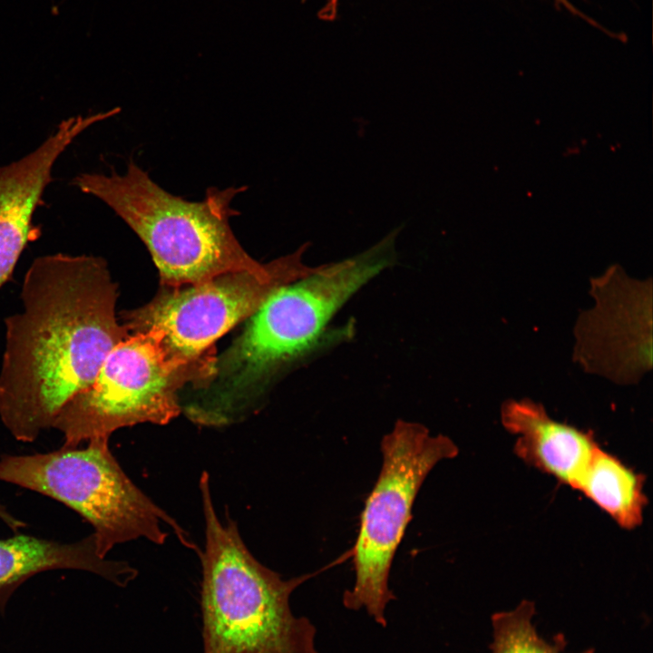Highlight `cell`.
<instances>
[{"instance_id": "cell-1", "label": "cell", "mask_w": 653, "mask_h": 653, "mask_svg": "<svg viewBox=\"0 0 653 653\" xmlns=\"http://www.w3.org/2000/svg\"><path fill=\"white\" fill-rule=\"evenodd\" d=\"M118 288L104 258L54 253L36 258L21 287L19 311L5 319L0 419L31 443L95 378L130 332L116 316Z\"/></svg>"}, {"instance_id": "cell-2", "label": "cell", "mask_w": 653, "mask_h": 653, "mask_svg": "<svg viewBox=\"0 0 653 653\" xmlns=\"http://www.w3.org/2000/svg\"><path fill=\"white\" fill-rule=\"evenodd\" d=\"M394 240L390 235L361 254L308 268L274 289L216 357L212 376L186 407L188 416L204 424L232 420L281 368L310 352L340 307L391 264Z\"/></svg>"}, {"instance_id": "cell-3", "label": "cell", "mask_w": 653, "mask_h": 653, "mask_svg": "<svg viewBox=\"0 0 653 653\" xmlns=\"http://www.w3.org/2000/svg\"><path fill=\"white\" fill-rule=\"evenodd\" d=\"M81 191L108 205L142 240L159 270L161 286L180 288L219 275L267 272L271 265L252 258L235 237L233 199L246 187L209 188L200 201L186 200L155 183L130 161L124 174L82 173Z\"/></svg>"}, {"instance_id": "cell-4", "label": "cell", "mask_w": 653, "mask_h": 653, "mask_svg": "<svg viewBox=\"0 0 653 653\" xmlns=\"http://www.w3.org/2000/svg\"><path fill=\"white\" fill-rule=\"evenodd\" d=\"M200 487L206 536L200 559L203 653H319L316 627L295 616L289 603L312 575L284 580L261 564L236 523L217 516L206 473Z\"/></svg>"}, {"instance_id": "cell-5", "label": "cell", "mask_w": 653, "mask_h": 653, "mask_svg": "<svg viewBox=\"0 0 653 653\" xmlns=\"http://www.w3.org/2000/svg\"><path fill=\"white\" fill-rule=\"evenodd\" d=\"M108 442L97 438L85 448L4 455L0 481L49 496L77 512L93 525L101 558L115 545L139 538L163 544L168 533L161 523L168 524L183 545L195 549L175 520L130 480Z\"/></svg>"}, {"instance_id": "cell-6", "label": "cell", "mask_w": 653, "mask_h": 653, "mask_svg": "<svg viewBox=\"0 0 653 653\" xmlns=\"http://www.w3.org/2000/svg\"><path fill=\"white\" fill-rule=\"evenodd\" d=\"M215 361L213 352L174 361L153 333H132L107 355L91 385L61 408L52 428L63 435V446L78 447L138 424H165L181 410V388L206 383Z\"/></svg>"}, {"instance_id": "cell-7", "label": "cell", "mask_w": 653, "mask_h": 653, "mask_svg": "<svg viewBox=\"0 0 653 653\" xmlns=\"http://www.w3.org/2000/svg\"><path fill=\"white\" fill-rule=\"evenodd\" d=\"M381 452L382 467L365 500L353 551L355 583L344 593L343 604L350 610L365 609L385 627L386 607L395 599L388 585L390 570L414 499L434 466L455 457L458 448L420 424L398 421L383 437Z\"/></svg>"}, {"instance_id": "cell-8", "label": "cell", "mask_w": 653, "mask_h": 653, "mask_svg": "<svg viewBox=\"0 0 653 653\" xmlns=\"http://www.w3.org/2000/svg\"><path fill=\"white\" fill-rule=\"evenodd\" d=\"M307 268L294 253L272 261L265 273L232 271L193 285L161 287L149 303L124 312V325L130 334L153 333L171 359L192 362L211 353L218 338Z\"/></svg>"}, {"instance_id": "cell-9", "label": "cell", "mask_w": 653, "mask_h": 653, "mask_svg": "<svg viewBox=\"0 0 653 653\" xmlns=\"http://www.w3.org/2000/svg\"><path fill=\"white\" fill-rule=\"evenodd\" d=\"M593 306L575 326L574 359L589 373L635 384L652 367V283L613 266L590 281Z\"/></svg>"}, {"instance_id": "cell-10", "label": "cell", "mask_w": 653, "mask_h": 653, "mask_svg": "<svg viewBox=\"0 0 653 653\" xmlns=\"http://www.w3.org/2000/svg\"><path fill=\"white\" fill-rule=\"evenodd\" d=\"M501 421L517 437L518 457L573 489L599 446L590 433L552 419L530 399L505 401Z\"/></svg>"}, {"instance_id": "cell-11", "label": "cell", "mask_w": 653, "mask_h": 653, "mask_svg": "<svg viewBox=\"0 0 653 653\" xmlns=\"http://www.w3.org/2000/svg\"><path fill=\"white\" fill-rule=\"evenodd\" d=\"M56 569L91 571L121 587L137 575L125 561L98 556L93 533L71 543L21 534L0 540V609L27 579Z\"/></svg>"}, {"instance_id": "cell-12", "label": "cell", "mask_w": 653, "mask_h": 653, "mask_svg": "<svg viewBox=\"0 0 653 653\" xmlns=\"http://www.w3.org/2000/svg\"><path fill=\"white\" fill-rule=\"evenodd\" d=\"M644 481L642 474L598 446L575 489L620 527L632 530L643 521L647 504Z\"/></svg>"}, {"instance_id": "cell-13", "label": "cell", "mask_w": 653, "mask_h": 653, "mask_svg": "<svg viewBox=\"0 0 653 653\" xmlns=\"http://www.w3.org/2000/svg\"><path fill=\"white\" fill-rule=\"evenodd\" d=\"M535 613L534 602L526 599L512 610L494 613L491 653H562L565 638L560 634L552 641L541 637L532 622ZM581 653H595V649Z\"/></svg>"}, {"instance_id": "cell-14", "label": "cell", "mask_w": 653, "mask_h": 653, "mask_svg": "<svg viewBox=\"0 0 653 653\" xmlns=\"http://www.w3.org/2000/svg\"><path fill=\"white\" fill-rule=\"evenodd\" d=\"M553 2L555 3V5H556L557 6H559V7H560V6H562V7H564V8H566L567 10H569L570 12L573 13V15H580L581 17H583V18H585L586 20H588L585 16H583V15H581V13H580L579 10L576 9L568 0H553Z\"/></svg>"}]
</instances>
